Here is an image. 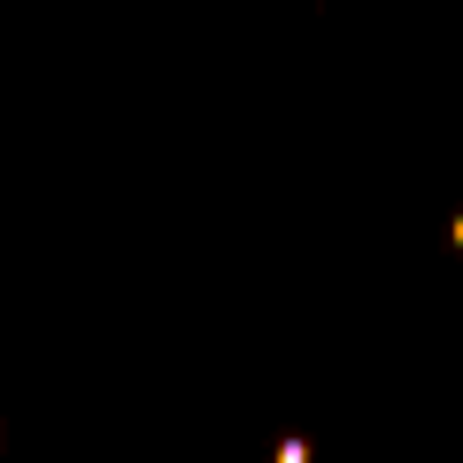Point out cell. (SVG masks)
<instances>
[{
	"instance_id": "1",
	"label": "cell",
	"mask_w": 463,
	"mask_h": 463,
	"mask_svg": "<svg viewBox=\"0 0 463 463\" xmlns=\"http://www.w3.org/2000/svg\"><path fill=\"white\" fill-rule=\"evenodd\" d=\"M270 463H309V440H301V432H286V440H279V456H270Z\"/></svg>"
},
{
	"instance_id": "2",
	"label": "cell",
	"mask_w": 463,
	"mask_h": 463,
	"mask_svg": "<svg viewBox=\"0 0 463 463\" xmlns=\"http://www.w3.org/2000/svg\"><path fill=\"white\" fill-rule=\"evenodd\" d=\"M448 240H456V248H463V216H456V224H448Z\"/></svg>"
}]
</instances>
